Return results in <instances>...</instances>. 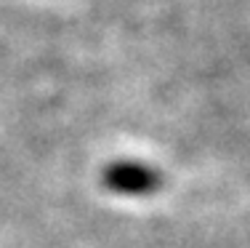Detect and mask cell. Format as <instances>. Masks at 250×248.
<instances>
[{"label":"cell","mask_w":250,"mask_h":248,"mask_svg":"<svg viewBox=\"0 0 250 248\" xmlns=\"http://www.w3.org/2000/svg\"><path fill=\"white\" fill-rule=\"evenodd\" d=\"M106 184L117 192H130V195H139V192H149L160 184L157 174L146 165H133V163H120V165H112L106 171Z\"/></svg>","instance_id":"6da1fadb"}]
</instances>
